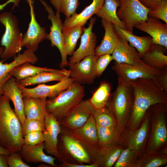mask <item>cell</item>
Masks as SVG:
<instances>
[{
  "label": "cell",
  "instance_id": "11",
  "mask_svg": "<svg viewBox=\"0 0 167 167\" xmlns=\"http://www.w3.org/2000/svg\"><path fill=\"white\" fill-rule=\"evenodd\" d=\"M98 57L90 55L78 62L69 64L70 77L75 82L80 84L92 83L97 77L95 63Z\"/></svg>",
  "mask_w": 167,
  "mask_h": 167
},
{
  "label": "cell",
  "instance_id": "30",
  "mask_svg": "<svg viewBox=\"0 0 167 167\" xmlns=\"http://www.w3.org/2000/svg\"><path fill=\"white\" fill-rule=\"evenodd\" d=\"M83 26L63 27L62 30L63 45L66 55H71L75 49L77 41L83 34Z\"/></svg>",
  "mask_w": 167,
  "mask_h": 167
},
{
  "label": "cell",
  "instance_id": "12",
  "mask_svg": "<svg viewBox=\"0 0 167 167\" xmlns=\"http://www.w3.org/2000/svg\"><path fill=\"white\" fill-rule=\"evenodd\" d=\"M74 80L70 77L66 78L57 84L51 85L45 84H39L36 87L29 88L23 86L18 83L23 97L54 98L69 88L74 83Z\"/></svg>",
  "mask_w": 167,
  "mask_h": 167
},
{
  "label": "cell",
  "instance_id": "31",
  "mask_svg": "<svg viewBox=\"0 0 167 167\" xmlns=\"http://www.w3.org/2000/svg\"><path fill=\"white\" fill-rule=\"evenodd\" d=\"M111 95V86L106 82L101 83L89 100L95 109H100L106 106Z\"/></svg>",
  "mask_w": 167,
  "mask_h": 167
},
{
  "label": "cell",
  "instance_id": "36",
  "mask_svg": "<svg viewBox=\"0 0 167 167\" xmlns=\"http://www.w3.org/2000/svg\"><path fill=\"white\" fill-rule=\"evenodd\" d=\"M57 11L63 13L66 18L70 17L79 6V0H50Z\"/></svg>",
  "mask_w": 167,
  "mask_h": 167
},
{
  "label": "cell",
  "instance_id": "21",
  "mask_svg": "<svg viewBox=\"0 0 167 167\" xmlns=\"http://www.w3.org/2000/svg\"><path fill=\"white\" fill-rule=\"evenodd\" d=\"M112 54L113 60L118 63L135 65L142 61L137 50L120 36L119 42Z\"/></svg>",
  "mask_w": 167,
  "mask_h": 167
},
{
  "label": "cell",
  "instance_id": "49",
  "mask_svg": "<svg viewBox=\"0 0 167 167\" xmlns=\"http://www.w3.org/2000/svg\"><path fill=\"white\" fill-rule=\"evenodd\" d=\"M6 156L3 154H0V167H9Z\"/></svg>",
  "mask_w": 167,
  "mask_h": 167
},
{
  "label": "cell",
  "instance_id": "43",
  "mask_svg": "<svg viewBox=\"0 0 167 167\" xmlns=\"http://www.w3.org/2000/svg\"><path fill=\"white\" fill-rule=\"evenodd\" d=\"M113 60L112 55L106 54L98 57L95 63L97 77L100 76L110 62Z\"/></svg>",
  "mask_w": 167,
  "mask_h": 167
},
{
  "label": "cell",
  "instance_id": "5",
  "mask_svg": "<svg viewBox=\"0 0 167 167\" xmlns=\"http://www.w3.org/2000/svg\"><path fill=\"white\" fill-rule=\"evenodd\" d=\"M134 93L129 82L118 76L117 87L113 93L110 108L116 118L118 127L122 129L126 118L131 109H132Z\"/></svg>",
  "mask_w": 167,
  "mask_h": 167
},
{
  "label": "cell",
  "instance_id": "48",
  "mask_svg": "<svg viewBox=\"0 0 167 167\" xmlns=\"http://www.w3.org/2000/svg\"><path fill=\"white\" fill-rule=\"evenodd\" d=\"M21 0H8L5 3L2 4H0V11L4 9L8 4L11 3H13L14 5L12 7V9H13L15 7H18L19 2Z\"/></svg>",
  "mask_w": 167,
  "mask_h": 167
},
{
  "label": "cell",
  "instance_id": "17",
  "mask_svg": "<svg viewBox=\"0 0 167 167\" xmlns=\"http://www.w3.org/2000/svg\"><path fill=\"white\" fill-rule=\"evenodd\" d=\"M135 28L149 34L153 44L162 46L167 49V24L160 19L148 16L147 19L137 24Z\"/></svg>",
  "mask_w": 167,
  "mask_h": 167
},
{
  "label": "cell",
  "instance_id": "3",
  "mask_svg": "<svg viewBox=\"0 0 167 167\" xmlns=\"http://www.w3.org/2000/svg\"><path fill=\"white\" fill-rule=\"evenodd\" d=\"M84 95L83 86L74 82L56 97L46 100L47 112L53 115L60 123L83 100Z\"/></svg>",
  "mask_w": 167,
  "mask_h": 167
},
{
  "label": "cell",
  "instance_id": "13",
  "mask_svg": "<svg viewBox=\"0 0 167 167\" xmlns=\"http://www.w3.org/2000/svg\"><path fill=\"white\" fill-rule=\"evenodd\" d=\"M166 103L159 104L156 109L152 125L148 148L154 151L162 146L167 139L165 105Z\"/></svg>",
  "mask_w": 167,
  "mask_h": 167
},
{
  "label": "cell",
  "instance_id": "20",
  "mask_svg": "<svg viewBox=\"0 0 167 167\" xmlns=\"http://www.w3.org/2000/svg\"><path fill=\"white\" fill-rule=\"evenodd\" d=\"M101 23L105 33L101 44L95 49L94 55L97 57L106 54H112L120 39V36L113 24L103 19H101Z\"/></svg>",
  "mask_w": 167,
  "mask_h": 167
},
{
  "label": "cell",
  "instance_id": "41",
  "mask_svg": "<svg viewBox=\"0 0 167 167\" xmlns=\"http://www.w3.org/2000/svg\"><path fill=\"white\" fill-rule=\"evenodd\" d=\"M7 164L10 167H30L24 162L19 152H11L9 155H6Z\"/></svg>",
  "mask_w": 167,
  "mask_h": 167
},
{
  "label": "cell",
  "instance_id": "32",
  "mask_svg": "<svg viewBox=\"0 0 167 167\" xmlns=\"http://www.w3.org/2000/svg\"><path fill=\"white\" fill-rule=\"evenodd\" d=\"M149 124V117L145 119L141 126L135 131L130 135L128 141V147L136 151L142 146L146 138Z\"/></svg>",
  "mask_w": 167,
  "mask_h": 167
},
{
  "label": "cell",
  "instance_id": "28",
  "mask_svg": "<svg viewBox=\"0 0 167 167\" xmlns=\"http://www.w3.org/2000/svg\"><path fill=\"white\" fill-rule=\"evenodd\" d=\"M60 70L46 67L37 66L29 62H26L15 67L10 72L9 74L18 83L24 79L33 76L41 72L58 71Z\"/></svg>",
  "mask_w": 167,
  "mask_h": 167
},
{
  "label": "cell",
  "instance_id": "10",
  "mask_svg": "<svg viewBox=\"0 0 167 167\" xmlns=\"http://www.w3.org/2000/svg\"><path fill=\"white\" fill-rule=\"evenodd\" d=\"M30 9V21L27 32L22 35L20 46L34 52L38 49L39 44L47 39L48 33L45 28L41 27L37 22L34 9V1L26 0Z\"/></svg>",
  "mask_w": 167,
  "mask_h": 167
},
{
  "label": "cell",
  "instance_id": "9",
  "mask_svg": "<svg viewBox=\"0 0 167 167\" xmlns=\"http://www.w3.org/2000/svg\"><path fill=\"white\" fill-rule=\"evenodd\" d=\"M118 75L127 82L139 78H151L154 79L161 70L151 67L142 60L135 65L114 62L112 67Z\"/></svg>",
  "mask_w": 167,
  "mask_h": 167
},
{
  "label": "cell",
  "instance_id": "47",
  "mask_svg": "<svg viewBox=\"0 0 167 167\" xmlns=\"http://www.w3.org/2000/svg\"><path fill=\"white\" fill-rule=\"evenodd\" d=\"M60 166L61 167H97L99 166V164L95 162L88 165L78 164L71 163L63 161Z\"/></svg>",
  "mask_w": 167,
  "mask_h": 167
},
{
  "label": "cell",
  "instance_id": "46",
  "mask_svg": "<svg viewBox=\"0 0 167 167\" xmlns=\"http://www.w3.org/2000/svg\"><path fill=\"white\" fill-rule=\"evenodd\" d=\"M141 3L149 10H152L164 0H139Z\"/></svg>",
  "mask_w": 167,
  "mask_h": 167
},
{
  "label": "cell",
  "instance_id": "23",
  "mask_svg": "<svg viewBox=\"0 0 167 167\" xmlns=\"http://www.w3.org/2000/svg\"><path fill=\"white\" fill-rule=\"evenodd\" d=\"M104 2V0H92V2L80 13H75L70 17L66 18L63 23V27L71 28L83 26L93 15L99 11Z\"/></svg>",
  "mask_w": 167,
  "mask_h": 167
},
{
  "label": "cell",
  "instance_id": "39",
  "mask_svg": "<svg viewBox=\"0 0 167 167\" xmlns=\"http://www.w3.org/2000/svg\"><path fill=\"white\" fill-rule=\"evenodd\" d=\"M148 16L161 19L167 24V0L163 1L155 8L150 10Z\"/></svg>",
  "mask_w": 167,
  "mask_h": 167
},
{
  "label": "cell",
  "instance_id": "27",
  "mask_svg": "<svg viewBox=\"0 0 167 167\" xmlns=\"http://www.w3.org/2000/svg\"><path fill=\"white\" fill-rule=\"evenodd\" d=\"M167 49L164 47L153 44L142 58L145 64L152 67L163 70L167 67Z\"/></svg>",
  "mask_w": 167,
  "mask_h": 167
},
{
  "label": "cell",
  "instance_id": "44",
  "mask_svg": "<svg viewBox=\"0 0 167 167\" xmlns=\"http://www.w3.org/2000/svg\"><path fill=\"white\" fill-rule=\"evenodd\" d=\"M167 162L165 157L163 156L151 157L143 161L138 166L143 167H158L164 165Z\"/></svg>",
  "mask_w": 167,
  "mask_h": 167
},
{
  "label": "cell",
  "instance_id": "29",
  "mask_svg": "<svg viewBox=\"0 0 167 167\" xmlns=\"http://www.w3.org/2000/svg\"><path fill=\"white\" fill-rule=\"evenodd\" d=\"M120 6L119 0H104L103 5L96 15L102 19L125 29L124 24L117 15V8Z\"/></svg>",
  "mask_w": 167,
  "mask_h": 167
},
{
  "label": "cell",
  "instance_id": "45",
  "mask_svg": "<svg viewBox=\"0 0 167 167\" xmlns=\"http://www.w3.org/2000/svg\"><path fill=\"white\" fill-rule=\"evenodd\" d=\"M154 80L160 87L167 93V67L162 70L161 73Z\"/></svg>",
  "mask_w": 167,
  "mask_h": 167
},
{
  "label": "cell",
  "instance_id": "19",
  "mask_svg": "<svg viewBox=\"0 0 167 167\" xmlns=\"http://www.w3.org/2000/svg\"><path fill=\"white\" fill-rule=\"evenodd\" d=\"M3 94L12 102L14 110L24 127L26 117L24 111L23 97L17 82L13 77H11L4 84L2 88Z\"/></svg>",
  "mask_w": 167,
  "mask_h": 167
},
{
  "label": "cell",
  "instance_id": "33",
  "mask_svg": "<svg viewBox=\"0 0 167 167\" xmlns=\"http://www.w3.org/2000/svg\"><path fill=\"white\" fill-rule=\"evenodd\" d=\"M73 130L92 144L98 142L96 124L92 114L82 126Z\"/></svg>",
  "mask_w": 167,
  "mask_h": 167
},
{
  "label": "cell",
  "instance_id": "16",
  "mask_svg": "<svg viewBox=\"0 0 167 167\" xmlns=\"http://www.w3.org/2000/svg\"><path fill=\"white\" fill-rule=\"evenodd\" d=\"M94 109L89 100H83L60 122V124L72 130L77 129L87 122L92 114Z\"/></svg>",
  "mask_w": 167,
  "mask_h": 167
},
{
  "label": "cell",
  "instance_id": "4",
  "mask_svg": "<svg viewBox=\"0 0 167 167\" xmlns=\"http://www.w3.org/2000/svg\"><path fill=\"white\" fill-rule=\"evenodd\" d=\"M0 23L5 27V31L1 40L0 45L4 49L0 56L4 61L14 58L20 53L22 36L19 27L18 19L11 12H5L0 14Z\"/></svg>",
  "mask_w": 167,
  "mask_h": 167
},
{
  "label": "cell",
  "instance_id": "37",
  "mask_svg": "<svg viewBox=\"0 0 167 167\" xmlns=\"http://www.w3.org/2000/svg\"><path fill=\"white\" fill-rule=\"evenodd\" d=\"M45 129V120L26 118L24 127L22 128L23 137L28 132L37 131L43 132Z\"/></svg>",
  "mask_w": 167,
  "mask_h": 167
},
{
  "label": "cell",
  "instance_id": "14",
  "mask_svg": "<svg viewBox=\"0 0 167 167\" xmlns=\"http://www.w3.org/2000/svg\"><path fill=\"white\" fill-rule=\"evenodd\" d=\"M45 122V129L43 132L44 150L47 153L61 161V156L58 149V138L61 131V124L53 115L47 112Z\"/></svg>",
  "mask_w": 167,
  "mask_h": 167
},
{
  "label": "cell",
  "instance_id": "22",
  "mask_svg": "<svg viewBox=\"0 0 167 167\" xmlns=\"http://www.w3.org/2000/svg\"><path fill=\"white\" fill-rule=\"evenodd\" d=\"M44 142L35 145L24 144L19 152L23 159L27 162L45 163L53 167H57L54 163L55 158L46 155L44 152Z\"/></svg>",
  "mask_w": 167,
  "mask_h": 167
},
{
  "label": "cell",
  "instance_id": "26",
  "mask_svg": "<svg viewBox=\"0 0 167 167\" xmlns=\"http://www.w3.org/2000/svg\"><path fill=\"white\" fill-rule=\"evenodd\" d=\"M70 73L69 70L64 69L58 71H42L33 76L24 79L18 83L21 85L26 87L53 81H60L70 77Z\"/></svg>",
  "mask_w": 167,
  "mask_h": 167
},
{
  "label": "cell",
  "instance_id": "50",
  "mask_svg": "<svg viewBox=\"0 0 167 167\" xmlns=\"http://www.w3.org/2000/svg\"><path fill=\"white\" fill-rule=\"evenodd\" d=\"M11 152V151L8 149L0 145V154H3L8 156L10 155Z\"/></svg>",
  "mask_w": 167,
  "mask_h": 167
},
{
  "label": "cell",
  "instance_id": "15",
  "mask_svg": "<svg viewBox=\"0 0 167 167\" xmlns=\"http://www.w3.org/2000/svg\"><path fill=\"white\" fill-rule=\"evenodd\" d=\"M96 19L94 17L90 19L88 26L84 28L81 38L79 47L74 51L69 58V64H73L78 62L85 57L94 55L97 43V37L92 28Z\"/></svg>",
  "mask_w": 167,
  "mask_h": 167
},
{
  "label": "cell",
  "instance_id": "8",
  "mask_svg": "<svg viewBox=\"0 0 167 167\" xmlns=\"http://www.w3.org/2000/svg\"><path fill=\"white\" fill-rule=\"evenodd\" d=\"M45 8L48 13V18L51 22L50 32L48 34L47 39L51 41L52 46L57 47L59 50L61 57L60 67L63 68L68 66L69 63L67 60L63 45L62 30L63 24L60 18V13L56 11L55 13L52 8L43 0H39Z\"/></svg>",
  "mask_w": 167,
  "mask_h": 167
},
{
  "label": "cell",
  "instance_id": "1",
  "mask_svg": "<svg viewBox=\"0 0 167 167\" xmlns=\"http://www.w3.org/2000/svg\"><path fill=\"white\" fill-rule=\"evenodd\" d=\"M134 93L131 126L137 127L147 110L153 105L166 103L167 93L151 78H139L129 82Z\"/></svg>",
  "mask_w": 167,
  "mask_h": 167
},
{
  "label": "cell",
  "instance_id": "40",
  "mask_svg": "<svg viewBox=\"0 0 167 167\" xmlns=\"http://www.w3.org/2000/svg\"><path fill=\"white\" fill-rule=\"evenodd\" d=\"M122 150L121 147H115L107 150L103 156L104 166L112 167L117 160Z\"/></svg>",
  "mask_w": 167,
  "mask_h": 167
},
{
  "label": "cell",
  "instance_id": "34",
  "mask_svg": "<svg viewBox=\"0 0 167 167\" xmlns=\"http://www.w3.org/2000/svg\"><path fill=\"white\" fill-rule=\"evenodd\" d=\"M96 127L98 143L102 148L106 150L110 147L116 137L115 126L104 127L96 124Z\"/></svg>",
  "mask_w": 167,
  "mask_h": 167
},
{
  "label": "cell",
  "instance_id": "38",
  "mask_svg": "<svg viewBox=\"0 0 167 167\" xmlns=\"http://www.w3.org/2000/svg\"><path fill=\"white\" fill-rule=\"evenodd\" d=\"M136 151L131 150L128 147L122 150L117 160L114 164V167L129 166L132 162Z\"/></svg>",
  "mask_w": 167,
  "mask_h": 167
},
{
  "label": "cell",
  "instance_id": "25",
  "mask_svg": "<svg viewBox=\"0 0 167 167\" xmlns=\"http://www.w3.org/2000/svg\"><path fill=\"white\" fill-rule=\"evenodd\" d=\"M24 113L28 119L45 120L46 98L23 97Z\"/></svg>",
  "mask_w": 167,
  "mask_h": 167
},
{
  "label": "cell",
  "instance_id": "7",
  "mask_svg": "<svg viewBox=\"0 0 167 167\" xmlns=\"http://www.w3.org/2000/svg\"><path fill=\"white\" fill-rule=\"evenodd\" d=\"M74 134L66 133L61 128L59 134L61 141L63 147L69 154L77 161L80 163L90 164L94 163L92 156L95 150L93 147H87L85 144V140L81 136L84 141H82L75 132Z\"/></svg>",
  "mask_w": 167,
  "mask_h": 167
},
{
  "label": "cell",
  "instance_id": "18",
  "mask_svg": "<svg viewBox=\"0 0 167 167\" xmlns=\"http://www.w3.org/2000/svg\"><path fill=\"white\" fill-rule=\"evenodd\" d=\"M4 49V47L0 45V56ZM38 60V58L34 52L26 49L22 53L18 54L14 58L13 60L9 63H4L3 61H0V96L3 94V86L11 77L9 73L13 68L26 62L35 64Z\"/></svg>",
  "mask_w": 167,
  "mask_h": 167
},
{
  "label": "cell",
  "instance_id": "2",
  "mask_svg": "<svg viewBox=\"0 0 167 167\" xmlns=\"http://www.w3.org/2000/svg\"><path fill=\"white\" fill-rule=\"evenodd\" d=\"M6 96H0V145L19 152L24 144L21 122Z\"/></svg>",
  "mask_w": 167,
  "mask_h": 167
},
{
  "label": "cell",
  "instance_id": "24",
  "mask_svg": "<svg viewBox=\"0 0 167 167\" xmlns=\"http://www.w3.org/2000/svg\"><path fill=\"white\" fill-rule=\"evenodd\" d=\"M116 31L121 37L129 42L138 51L141 58L153 44L150 36H139L132 32L113 24Z\"/></svg>",
  "mask_w": 167,
  "mask_h": 167
},
{
  "label": "cell",
  "instance_id": "35",
  "mask_svg": "<svg viewBox=\"0 0 167 167\" xmlns=\"http://www.w3.org/2000/svg\"><path fill=\"white\" fill-rule=\"evenodd\" d=\"M92 115L97 125L107 127L116 126L113 112L110 108L105 106L100 109H94Z\"/></svg>",
  "mask_w": 167,
  "mask_h": 167
},
{
  "label": "cell",
  "instance_id": "6",
  "mask_svg": "<svg viewBox=\"0 0 167 167\" xmlns=\"http://www.w3.org/2000/svg\"><path fill=\"white\" fill-rule=\"evenodd\" d=\"M119 0L120 6L117 12V16L125 29L133 33L136 25L147 19L149 10L139 0Z\"/></svg>",
  "mask_w": 167,
  "mask_h": 167
},
{
  "label": "cell",
  "instance_id": "42",
  "mask_svg": "<svg viewBox=\"0 0 167 167\" xmlns=\"http://www.w3.org/2000/svg\"><path fill=\"white\" fill-rule=\"evenodd\" d=\"M43 132L34 131L28 132L24 136L25 144L35 145L44 142Z\"/></svg>",
  "mask_w": 167,
  "mask_h": 167
}]
</instances>
